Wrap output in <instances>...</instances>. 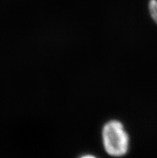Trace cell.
Wrapping results in <instances>:
<instances>
[{
	"label": "cell",
	"mask_w": 157,
	"mask_h": 158,
	"mask_svg": "<svg viewBox=\"0 0 157 158\" xmlns=\"http://www.w3.org/2000/svg\"><path fill=\"white\" fill-rule=\"evenodd\" d=\"M101 141L107 155L119 158L127 154L131 139L124 124L117 119H111L102 127Z\"/></svg>",
	"instance_id": "6da1fadb"
},
{
	"label": "cell",
	"mask_w": 157,
	"mask_h": 158,
	"mask_svg": "<svg viewBox=\"0 0 157 158\" xmlns=\"http://www.w3.org/2000/svg\"><path fill=\"white\" fill-rule=\"evenodd\" d=\"M148 9L151 18L157 24V0H150Z\"/></svg>",
	"instance_id": "7a4b0ae2"
},
{
	"label": "cell",
	"mask_w": 157,
	"mask_h": 158,
	"mask_svg": "<svg viewBox=\"0 0 157 158\" xmlns=\"http://www.w3.org/2000/svg\"><path fill=\"white\" fill-rule=\"evenodd\" d=\"M80 158H98V157L96 156H94V155L92 154H85L81 156Z\"/></svg>",
	"instance_id": "3957f363"
}]
</instances>
